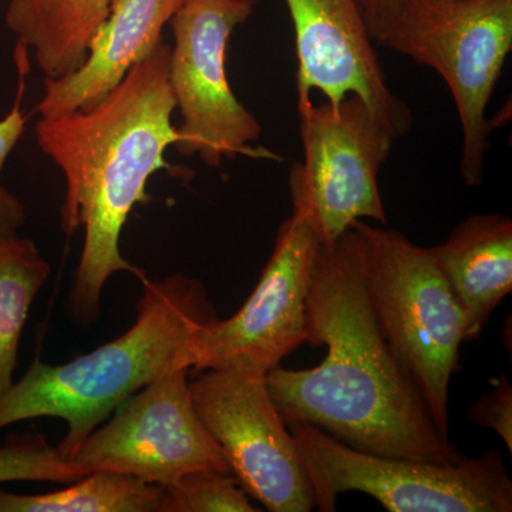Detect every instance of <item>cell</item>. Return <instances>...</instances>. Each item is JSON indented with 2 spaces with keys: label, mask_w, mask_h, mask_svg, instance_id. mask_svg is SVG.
Instances as JSON below:
<instances>
[{
  "label": "cell",
  "mask_w": 512,
  "mask_h": 512,
  "mask_svg": "<svg viewBox=\"0 0 512 512\" xmlns=\"http://www.w3.org/2000/svg\"><path fill=\"white\" fill-rule=\"evenodd\" d=\"M306 343L328 349L320 365L303 370L279 365L266 373L286 424H312L377 456L421 461L460 456L384 336L367 291L356 229L320 248L309 289Z\"/></svg>",
  "instance_id": "1"
},
{
  "label": "cell",
  "mask_w": 512,
  "mask_h": 512,
  "mask_svg": "<svg viewBox=\"0 0 512 512\" xmlns=\"http://www.w3.org/2000/svg\"><path fill=\"white\" fill-rule=\"evenodd\" d=\"M170 52L161 42L90 109L40 117L36 124L37 146L66 178L63 231L84 228L67 298V313L83 328L99 319L111 276L144 278L121 254L120 237L133 208L146 200L151 175L168 167L165 151L177 143Z\"/></svg>",
  "instance_id": "2"
},
{
  "label": "cell",
  "mask_w": 512,
  "mask_h": 512,
  "mask_svg": "<svg viewBox=\"0 0 512 512\" xmlns=\"http://www.w3.org/2000/svg\"><path fill=\"white\" fill-rule=\"evenodd\" d=\"M217 319L198 279L181 274L143 278L133 326L72 362L52 366L33 360L25 376L0 397V430L42 417L63 420L67 433L56 448L72 457L128 397L171 370H191L202 333Z\"/></svg>",
  "instance_id": "3"
},
{
  "label": "cell",
  "mask_w": 512,
  "mask_h": 512,
  "mask_svg": "<svg viewBox=\"0 0 512 512\" xmlns=\"http://www.w3.org/2000/svg\"><path fill=\"white\" fill-rule=\"evenodd\" d=\"M367 291L387 342L420 390L441 434H448L450 382L460 369L467 318L429 248L397 229L353 222Z\"/></svg>",
  "instance_id": "4"
},
{
  "label": "cell",
  "mask_w": 512,
  "mask_h": 512,
  "mask_svg": "<svg viewBox=\"0 0 512 512\" xmlns=\"http://www.w3.org/2000/svg\"><path fill=\"white\" fill-rule=\"evenodd\" d=\"M384 47L439 73L461 126L460 173L483 183L488 104L512 49V0H399Z\"/></svg>",
  "instance_id": "5"
},
{
  "label": "cell",
  "mask_w": 512,
  "mask_h": 512,
  "mask_svg": "<svg viewBox=\"0 0 512 512\" xmlns=\"http://www.w3.org/2000/svg\"><path fill=\"white\" fill-rule=\"evenodd\" d=\"M311 481L315 508L359 491L389 512H511L512 480L500 451L421 461L366 453L306 423L288 424Z\"/></svg>",
  "instance_id": "6"
},
{
  "label": "cell",
  "mask_w": 512,
  "mask_h": 512,
  "mask_svg": "<svg viewBox=\"0 0 512 512\" xmlns=\"http://www.w3.org/2000/svg\"><path fill=\"white\" fill-rule=\"evenodd\" d=\"M256 0H184L168 25L174 35L170 52V86L180 110L177 148L181 156H198L208 167L225 158L281 157L251 146L262 126L235 97L227 76L232 33L252 15Z\"/></svg>",
  "instance_id": "7"
},
{
  "label": "cell",
  "mask_w": 512,
  "mask_h": 512,
  "mask_svg": "<svg viewBox=\"0 0 512 512\" xmlns=\"http://www.w3.org/2000/svg\"><path fill=\"white\" fill-rule=\"evenodd\" d=\"M298 113L303 161L289 171L292 205L311 211L323 244L356 221L386 224L379 174L399 133L353 94L338 107L298 103Z\"/></svg>",
  "instance_id": "8"
},
{
  "label": "cell",
  "mask_w": 512,
  "mask_h": 512,
  "mask_svg": "<svg viewBox=\"0 0 512 512\" xmlns=\"http://www.w3.org/2000/svg\"><path fill=\"white\" fill-rule=\"evenodd\" d=\"M190 382L192 403L239 487L272 512L315 508L298 444L258 367L228 365Z\"/></svg>",
  "instance_id": "9"
},
{
  "label": "cell",
  "mask_w": 512,
  "mask_h": 512,
  "mask_svg": "<svg viewBox=\"0 0 512 512\" xmlns=\"http://www.w3.org/2000/svg\"><path fill=\"white\" fill-rule=\"evenodd\" d=\"M188 372L171 370L128 397L69 460L83 476L113 471L163 488L192 471L231 473L192 403Z\"/></svg>",
  "instance_id": "10"
},
{
  "label": "cell",
  "mask_w": 512,
  "mask_h": 512,
  "mask_svg": "<svg viewBox=\"0 0 512 512\" xmlns=\"http://www.w3.org/2000/svg\"><path fill=\"white\" fill-rule=\"evenodd\" d=\"M292 207L254 292L234 316L202 333L191 370L245 365L268 373L308 342L309 289L323 242L311 211Z\"/></svg>",
  "instance_id": "11"
},
{
  "label": "cell",
  "mask_w": 512,
  "mask_h": 512,
  "mask_svg": "<svg viewBox=\"0 0 512 512\" xmlns=\"http://www.w3.org/2000/svg\"><path fill=\"white\" fill-rule=\"evenodd\" d=\"M295 32L298 103L323 94L338 107L360 97L403 137L413 114L387 84L356 0H285Z\"/></svg>",
  "instance_id": "12"
},
{
  "label": "cell",
  "mask_w": 512,
  "mask_h": 512,
  "mask_svg": "<svg viewBox=\"0 0 512 512\" xmlns=\"http://www.w3.org/2000/svg\"><path fill=\"white\" fill-rule=\"evenodd\" d=\"M184 0H111L84 62L74 72L46 79L36 106L42 117L86 110L99 103L163 40L161 33Z\"/></svg>",
  "instance_id": "13"
},
{
  "label": "cell",
  "mask_w": 512,
  "mask_h": 512,
  "mask_svg": "<svg viewBox=\"0 0 512 512\" xmlns=\"http://www.w3.org/2000/svg\"><path fill=\"white\" fill-rule=\"evenodd\" d=\"M429 251L466 313V340L477 339L512 291L511 218L497 212L471 215Z\"/></svg>",
  "instance_id": "14"
},
{
  "label": "cell",
  "mask_w": 512,
  "mask_h": 512,
  "mask_svg": "<svg viewBox=\"0 0 512 512\" xmlns=\"http://www.w3.org/2000/svg\"><path fill=\"white\" fill-rule=\"evenodd\" d=\"M111 0H10L6 25L32 47L46 79L74 72L109 15Z\"/></svg>",
  "instance_id": "15"
},
{
  "label": "cell",
  "mask_w": 512,
  "mask_h": 512,
  "mask_svg": "<svg viewBox=\"0 0 512 512\" xmlns=\"http://www.w3.org/2000/svg\"><path fill=\"white\" fill-rule=\"evenodd\" d=\"M45 494L0 488V512H160L163 487L113 471H96Z\"/></svg>",
  "instance_id": "16"
},
{
  "label": "cell",
  "mask_w": 512,
  "mask_h": 512,
  "mask_svg": "<svg viewBox=\"0 0 512 512\" xmlns=\"http://www.w3.org/2000/svg\"><path fill=\"white\" fill-rule=\"evenodd\" d=\"M50 271L35 242L19 235L0 239V397L15 383L23 328Z\"/></svg>",
  "instance_id": "17"
},
{
  "label": "cell",
  "mask_w": 512,
  "mask_h": 512,
  "mask_svg": "<svg viewBox=\"0 0 512 512\" xmlns=\"http://www.w3.org/2000/svg\"><path fill=\"white\" fill-rule=\"evenodd\" d=\"M237 478L217 470L192 471L163 488L160 512H255Z\"/></svg>",
  "instance_id": "18"
},
{
  "label": "cell",
  "mask_w": 512,
  "mask_h": 512,
  "mask_svg": "<svg viewBox=\"0 0 512 512\" xmlns=\"http://www.w3.org/2000/svg\"><path fill=\"white\" fill-rule=\"evenodd\" d=\"M82 477L69 458L40 436H22L0 446V484L12 481L69 484Z\"/></svg>",
  "instance_id": "19"
},
{
  "label": "cell",
  "mask_w": 512,
  "mask_h": 512,
  "mask_svg": "<svg viewBox=\"0 0 512 512\" xmlns=\"http://www.w3.org/2000/svg\"><path fill=\"white\" fill-rule=\"evenodd\" d=\"M25 83L20 80L19 96L12 110L0 120V239L19 235L26 222L25 205L2 184V171L13 148L19 143L28 124V117L20 109Z\"/></svg>",
  "instance_id": "20"
},
{
  "label": "cell",
  "mask_w": 512,
  "mask_h": 512,
  "mask_svg": "<svg viewBox=\"0 0 512 512\" xmlns=\"http://www.w3.org/2000/svg\"><path fill=\"white\" fill-rule=\"evenodd\" d=\"M471 423L493 430L512 451V387L507 377L493 380V390L483 394L468 412Z\"/></svg>",
  "instance_id": "21"
},
{
  "label": "cell",
  "mask_w": 512,
  "mask_h": 512,
  "mask_svg": "<svg viewBox=\"0 0 512 512\" xmlns=\"http://www.w3.org/2000/svg\"><path fill=\"white\" fill-rule=\"evenodd\" d=\"M367 32L375 45L383 46L396 23L399 0H356Z\"/></svg>",
  "instance_id": "22"
}]
</instances>
